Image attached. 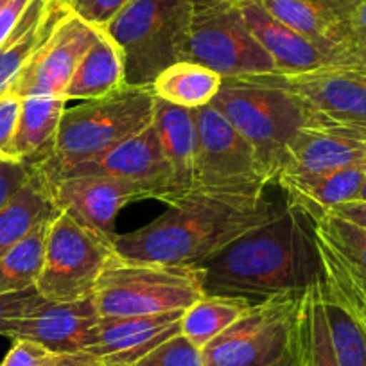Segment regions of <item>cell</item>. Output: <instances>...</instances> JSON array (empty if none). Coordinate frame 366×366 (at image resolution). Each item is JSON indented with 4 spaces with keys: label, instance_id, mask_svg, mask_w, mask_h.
<instances>
[{
    "label": "cell",
    "instance_id": "cell-1",
    "mask_svg": "<svg viewBox=\"0 0 366 366\" xmlns=\"http://www.w3.org/2000/svg\"><path fill=\"white\" fill-rule=\"evenodd\" d=\"M198 267L205 295L242 298L249 304L305 291L323 274L311 219L286 203L271 219Z\"/></svg>",
    "mask_w": 366,
    "mask_h": 366
},
{
    "label": "cell",
    "instance_id": "cell-2",
    "mask_svg": "<svg viewBox=\"0 0 366 366\" xmlns=\"http://www.w3.org/2000/svg\"><path fill=\"white\" fill-rule=\"evenodd\" d=\"M282 205L266 194L239 198L194 191L167 205L146 227L115 235L114 249L128 262L198 267L246 232L271 219Z\"/></svg>",
    "mask_w": 366,
    "mask_h": 366
},
{
    "label": "cell",
    "instance_id": "cell-3",
    "mask_svg": "<svg viewBox=\"0 0 366 366\" xmlns=\"http://www.w3.org/2000/svg\"><path fill=\"white\" fill-rule=\"evenodd\" d=\"M157 97L151 86H128L101 99L66 108L47 157L31 164L44 178L96 160L154 122Z\"/></svg>",
    "mask_w": 366,
    "mask_h": 366
},
{
    "label": "cell",
    "instance_id": "cell-4",
    "mask_svg": "<svg viewBox=\"0 0 366 366\" xmlns=\"http://www.w3.org/2000/svg\"><path fill=\"white\" fill-rule=\"evenodd\" d=\"M191 16V0H132L101 29L121 51L124 84L151 86L167 66L185 61Z\"/></svg>",
    "mask_w": 366,
    "mask_h": 366
},
{
    "label": "cell",
    "instance_id": "cell-5",
    "mask_svg": "<svg viewBox=\"0 0 366 366\" xmlns=\"http://www.w3.org/2000/svg\"><path fill=\"white\" fill-rule=\"evenodd\" d=\"M210 104L252 144L277 185L287 147L311 119L304 103L280 88L235 77L223 79Z\"/></svg>",
    "mask_w": 366,
    "mask_h": 366
},
{
    "label": "cell",
    "instance_id": "cell-6",
    "mask_svg": "<svg viewBox=\"0 0 366 366\" xmlns=\"http://www.w3.org/2000/svg\"><path fill=\"white\" fill-rule=\"evenodd\" d=\"M202 297L205 291L199 267L128 262L117 253L94 291L101 318L187 311Z\"/></svg>",
    "mask_w": 366,
    "mask_h": 366
},
{
    "label": "cell",
    "instance_id": "cell-7",
    "mask_svg": "<svg viewBox=\"0 0 366 366\" xmlns=\"http://www.w3.org/2000/svg\"><path fill=\"white\" fill-rule=\"evenodd\" d=\"M192 112L198 129L194 191L239 198L266 194L274 183L252 144L212 104Z\"/></svg>",
    "mask_w": 366,
    "mask_h": 366
},
{
    "label": "cell",
    "instance_id": "cell-8",
    "mask_svg": "<svg viewBox=\"0 0 366 366\" xmlns=\"http://www.w3.org/2000/svg\"><path fill=\"white\" fill-rule=\"evenodd\" d=\"M115 257L114 241L58 210L49 223L36 290L47 302L94 297L99 277Z\"/></svg>",
    "mask_w": 366,
    "mask_h": 366
},
{
    "label": "cell",
    "instance_id": "cell-9",
    "mask_svg": "<svg viewBox=\"0 0 366 366\" xmlns=\"http://www.w3.org/2000/svg\"><path fill=\"white\" fill-rule=\"evenodd\" d=\"M192 16L185 61L205 65L223 79L274 72L242 16L239 0H191Z\"/></svg>",
    "mask_w": 366,
    "mask_h": 366
},
{
    "label": "cell",
    "instance_id": "cell-10",
    "mask_svg": "<svg viewBox=\"0 0 366 366\" xmlns=\"http://www.w3.org/2000/svg\"><path fill=\"white\" fill-rule=\"evenodd\" d=\"M305 291L249 305L237 322L203 348L205 366H269L282 357L293 340Z\"/></svg>",
    "mask_w": 366,
    "mask_h": 366
},
{
    "label": "cell",
    "instance_id": "cell-11",
    "mask_svg": "<svg viewBox=\"0 0 366 366\" xmlns=\"http://www.w3.org/2000/svg\"><path fill=\"white\" fill-rule=\"evenodd\" d=\"M280 88L304 103L309 114L337 124L366 129V74L348 66H325L305 74L242 76Z\"/></svg>",
    "mask_w": 366,
    "mask_h": 366
},
{
    "label": "cell",
    "instance_id": "cell-12",
    "mask_svg": "<svg viewBox=\"0 0 366 366\" xmlns=\"http://www.w3.org/2000/svg\"><path fill=\"white\" fill-rule=\"evenodd\" d=\"M99 29L66 11L40 45L9 92L19 97H65V90Z\"/></svg>",
    "mask_w": 366,
    "mask_h": 366
},
{
    "label": "cell",
    "instance_id": "cell-13",
    "mask_svg": "<svg viewBox=\"0 0 366 366\" xmlns=\"http://www.w3.org/2000/svg\"><path fill=\"white\" fill-rule=\"evenodd\" d=\"M47 187L56 209L112 241L119 212L133 202L153 199L147 189L112 176H69L51 179Z\"/></svg>",
    "mask_w": 366,
    "mask_h": 366
},
{
    "label": "cell",
    "instance_id": "cell-14",
    "mask_svg": "<svg viewBox=\"0 0 366 366\" xmlns=\"http://www.w3.org/2000/svg\"><path fill=\"white\" fill-rule=\"evenodd\" d=\"M311 115L284 154L279 176H309L366 164V129Z\"/></svg>",
    "mask_w": 366,
    "mask_h": 366
},
{
    "label": "cell",
    "instance_id": "cell-15",
    "mask_svg": "<svg viewBox=\"0 0 366 366\" xmlns=\"http://www.w3.org/2000/svg\"><path fill=\"white\" fill-rule=\"evenodd\" d=\"M69 176H112V178L133 182L140 187L147 189L157 202L171 205L172 203V179L169 165L162 153L160 139L154 129V124L137 133L135 137L99 158L84 164L74 165L52 178H45L47 182Z\"/></svg>",
    "mask_w": 366,
    "mask_h": 366
},
{
    "label": "cell",
    "instance_id": "cell-16",
    "mask_svg": "<svg viewBox=\"0 0 366 366\" xmlns=\"http://www.w3.org/2000/svg\"><path fill=\"white\" fill-rule=\"evenodd\" d=\"M325 279L332 280L366 320V228L327 212L311 219Z\"/></svg>",
    "mask_w": 366,
    "mask_h": 366
},
{
    "label": "cell",
    "instance_id": "cell-17",
    "mask_svg": "<svg viewBox=\"0 0 366 366\" xmlns=\"http://www.w3.org/2000/svg\"><path fill=\"white\" fill-rule=\"evenodd\" d=\"M101 316L94 297L76 302H45L11 329V340H33L56 354L86 352Z\"/></svg>",
    "mask_w": 366,
    "mask_h": 366
},
{
    "label": "cell",
    "instance_id": "cell-18",
    "mask_svg": "<svg viewBox=\"0 0 366 366\" xmlns=\"http://www.w3.org/2000/svg\"><path fill=\"white\" fill-rule=\"evenodd\" d=\"M183 311L101 318L88 347L107 366H132L157 345L182 332Z\"/></svg>",
    "mask_w": 366,
    "mask_h": 366
},
{
    "label": "cell",
    "instance_id": "cell-19",
    "mask_svg": "<svg viewBox=\"0 0 366 366\" xmlns=\"http://www.w3.org/2000/svg\"><path fill=\"white\" fill-rule=\"evenodd\" d=\"M242 16L253 36L271 56L277 74H305L337 66L336 59L309 38L271 16L257 0H239Z\"/></svg>",
    "mask_w": 366,
    "mask_h": 366
},
{
    "label": "cell",
    "instance_id": "cell-20",
    "mask_svg": "<svg viewBox=\"0 0 366 366\" xmlns=\"http://www.w3.org/2000/svg\"><path fill=\"white\" fill-rule=\"evenodd\" d=\"M271 16L298 31L336 59L337 66H348L341 36L348 15L357 0H257Z\"/></svg>",
    "mask_w": 366,
    "mask_h": 366
},
{
    "label": "cell",
    "instance_id": "cell-21",
    "mask_svg": "<svg viewBox=\"0 0 366 366\" xmlns=\"http://www.w3.org/2000/svg\"><path fill=\"white\" fill-rule=\"evenodd\" d=\"M366 183V164L337 169L323 174L282 176L277 185L286 192V205L309 219L332 212L336 207L357 202Z\"/></svg>",
    "mask_w": 366,
    "mask_h": 366
},
{
    "label": "cell",
    "instance_id": "cell-22",
    "mask_svg": "<svg viewBox=\"0 0 366 366\" xmlns=\"http://www.w3.org/2000/svg\"><path fill=\"white\" fill-rule=\"evenodd\" d=\"M154 129L172 179V203L194 191L198 129L194 112L157 99ZM171 203V205H172Z\"/></svg>",
    "mask_w": 366,
    "mask_h": 366
},
{
    "label": "cell",
    "instance_id": "cell-23",
    "mask_svg": "<svg viewBox=\"0 0 366 366\" xmlns=\"http://www.w3.org/2000/svg\"><path fill=\"white\" fill-rule=\"evenodd\" d=\"M65 13L59 0H31L15 31L0 47V97L11 90L16 77Z\"/></svg>",
    "mask_w": 366,
    "mask_h": 366
},
{
    "label": "cell",
    "instance_id": "cell-24",
    "mask_svg": "<svg viewBox=\"0 0 366 366\" xmlns=\"http://www.w3.org/2000/svg\"><path fill=\"white\" fill-rule=\"evenodd\" d=\"M69 101L54 96H27L20 104L19 128L13 140V160L36 164L47 157L58 135Z\"/></svg>",
    "mask_w": 366,
    "mask_h": 366
},
{
    "label": "cell",
    "instance_id": "cell-25",
    "mask_svg": "<svg viewBox=\"0 0 366 366\" xmlns=\"http://www.w3.org/2000/svg\"><path fill=\"white\" fill-rule=\"evenodd\" d=\"M124 86V65L117 45L99 29L94 44L84 52L65 90V99L92 101L107 97Z\"/></svg>",
    "mask_w": 366,
    "mask_h": 366
},
{
    "label": "cell",
    "instance_id": "cell-26",
    "mask_svg": "<svg viewBox=\"0 0 366 366\" xmlns=\"http://www.w3.org/2000/svg\"><path fill=\"white\" fill-rule=\"evenodd\" d=\"M44 176L33 167L29 179L0 209V259L11 252L36 224L56 216Z\"/></svg>",
    "mask_w": 366,
    "mask_h": 366
},
{
    "label": "cell",
    "instance_id": "cell-27",
    "mask_svg": "<svg viewBox=\"0 0 366 366\" xmlns=\"http://www.w3.org/2000/svg\"><path fill=\"white\" fill-rule=\"evenodd\" d=\"M320 290L337 365L366 366L365 316L332 280L322 277Z\"/></svg>",
    "mask_w": 366,
    "mask_h": 366
},
{
    "label": "cell",
    "instance_id": "cell-28",
    "mask_svg": "<svg viewBox=\"0 0 366 366\" xmlns=\"http://www.w3.org/2000/svg\"><path fill=\"white\" fill-rule=\"evenodd\" d=\"M223 86V77L212 69L194 61H178L158 74L151 88L157 99L174 107H209Z\"/></svg>",
    "mask_w": 366,
    "mask_h": 366
},
{
    "label": "cell",
    "instance_id": "cell-29",
    "mask_svg": "<svg viewBox=\"0 0 366 366\" xmlns=\"http://www.w3.org/2000/svg\"><path fill=\"white\" fill-rule=\"evenodd\" d=\"M249 302L242 298L205 295L196 304H192L182 316V334L199 350L210 341L223 334L232 323L237 322L246 311Z\"/></svg>",
    "mask_w": 366,
    "mask_h": 366
},
{
    "label": "cell",
    "instance_id": "cell-30",
    "mask_svg": "<svg viewBox=\"0 0 366 366\" xmlns=\"http://www.w3.org/2000/svg\"><path fill=\"white\" fill-rule=\"evenodd\" d=\"M51 219L36 224L11 252L0 259V295L36 287Z\"/></svg>",
    "mask_w": 366,
    "mask_h": 366
},
{
    "label": "cell",
    "instance_id": "cell-31",
    "mask_svg": "<svg viewBox=\"0 0 366 366\" xmlns=\"http://www.w3.org/2000/svg\"><path fill=\"white\" fill-rule=\"evenodd\" d=\"M320 282L309 287V327H311V366H340L330 340L329 323L322 302Z\"/></svg>",
    "mask_w": 366,
    "mask_h": 366
},
{
    "label": "cell",
    "instance_id": "cell-32",
    "mask_svg": "<svg viewBox=\"0 0 366 366\" xmlns=\"http://www.w3.org/2000/svg\"><path fill=\"white\" fill-rule=\"evenodd\" d=\"M132 366H205L203 352L182 332L157 345Z\"/></svg>",
    "mask_w": 366,
    "mask_h": 366
},
{
    "label": "cell",
    "instance_id": "cell-33",
    "mask_svg": "<svg viewBox=\"0 0 366 366\" xmlns=\"http://www.w3.org/2000/svg\"><path fill=\"white\" fill-rule=\"evenodd\" d=\"M269 366H311V327H309V290L302 295L295 322L293 340L286 354Z\"/></svg>",
    "mask_w": 366,
    "mask_h": 366
},
{
    "label": "cell",
    "instance_id": "cell-34",
    "mask_svg": "<svg viewBox=\"0 0 366 366\" xmlns=\"http://www.w3.org/2000/svg\"><path fill=\"white\" fill-rule=\"evenodd\" d=\"M47 300L36 287L0 295V336L8 337L20 320L36 311Z\"/></svg>",
    "mask_w": 366,
    "mask_h": 366
},
{
    "label": "cell",
    "instance_id": "cell-35",
    "mask_svg": "<svg viewBox=\"0 0 366 366\" xmlns=\"http://www.w3.org/2000/svg\"><path fill=\"white\" fill-rule=\"evenodd\" d=\"M341 45L350 59V69H361L366 65V0L355 2L345 22Z\"/></svg>",
    "mask_w": 366,
    "mask_h": 366
},
{
    "label": "cell",
    "instance_id": "cell-36",
    "mask_svg": "<svg viewBox=\"0 0 366 366\" xmlns=\"http://www.w3.org/2000/svg\"><path fill=\"white\" fill-rule=\"evenodd\" d=\"M63 8L96 29H104L132 0H59Z\"/></svg>",
    "mask_w": 366,
    "mask_h": 366
},
{
    "label": "cell",
    "instance_id": "cell-37",
    "mask_svg": "<svg viewBox=\"0 0 366 366\" xmlns=\"http://www.w3.org/2000/svg\"><path fill=\"white\" fill-rule=\"evenodd\" d=\"M61 354L49 350L33 340H13V347L2 359L0 366H54Z\"/></svg>",
    "mask_w": 366,
    "mask_h": 366
},
{
    "label": "cell",
    "instance_id": "cell-38",
    "mask_svg": "<svg viewBox=\"0 0 366 366\" xmlns=\"http://www.w3.org/2000/svg\"><path fill=\"white\" fill-rule=\"evenodd\" d=\"M20 104H22V97L13 92H8L4 97H0V162L13 160L11 149L16 128H19Z\"/></svg>",
    "mask_w": 366,
    "mask_h": 366
},
{
    "label": "cell",
    "instance_id": "cell-39",
    "mask_svg": "<svg viewBox=\"0 0 366 366\" xmlns=\"http://www.w3.org/2000/svg\"><path fill=\"white\" fill-rule=\"evenodd\" d=\"M33 165L26 162H0V209L29 179Z\"/></svg>",
    "mask_w": 366,
    "mask_h": 366
},
{
    "label": "cell",
    "instance_id": "cell-40",
    "mask_svg": "<svg viewBox=\"0 0 366 366\" xmlns=\"http://www.w3.org/2000/svg\"><path fill=\"white\" fill-rule=\"evenodd\" d=\"M31 0H9L4 9L0 11V47L9 38V34L15 31L16 24L22 19L24 11L27 9Z\"/></svg>",
    "mask_w": 366,
    "mask_h": 366
},
{
    "label": "cell",
    "instance_id": "cell-41",
    "mask_svg": "<svg viewBox=\"0 0 366 366\" xmlns=\"http://www.w3.org/2000/svg\"><path fill=\"white\" fill-rule=\"evenodd\" d=\"M332 214H337V216L345 217V219L366 228V202L345 203V205L336 207V209L332 210Z\"/></svg>",
    "mask_w": 366,
    "mask_h": 366
},
{
    "label": "cell",
    "instance_id": "cell-42",
    "mask_svg": "<svg viewBox=\"0 0 366 366\" xmlns=\"http://www.w3.org/2000/svg\"><path fill=\"white\" fill-rule=\"evenodd\" d=\"M54 366H107L99 357L88 354V352H77V354H61Z\"/></svg>",
    "mask_w": 366,
    "mask_h": 366
},
{
    "label": "cell",
    "instance_id": "cell-43",
    "mask_svg": "<svg viewBox=\"0 0 366 366\" xmlns=\"http://www.w3.org/2000/svg\"><path fill=\"white\" fill-rule=\"evenodd\" d=\"M357 202H366V183H365V187H362L361 194H359V199Z\"/></svg>",
    "mask_w": 366,
    "mask_h": 366
},
{
    "label": "cell",
    "instance_id": "cell-44",
    "mask_svg": "<svg viewBox=\"0 0 366 366\" xmlns=\"http://www.w3.org/2000/svg\"><path fill=\"white\" fill-rule=\"evenodd\" d=\"M9 0H0V11H2V9H4V6L8 4Z\"/></svg>",
    "mask_w": 366,
    "mask_h": 366
},
{
    "label": "cell",
    "instance_id": "cell-45",
    "mask_svg": "<svg viewBox=\"0 0 366 366\" xmlns=\"http://www.w3.org/2000/svg\"><path fill=\"white\" fill-rule=\"evenodd\" d=\"M355 70H361V72H365V74H366V65H365V66H361V69H355Z\"/></svg>",
    "mask_w": 366,
    "mask_h": 366
}]
</instances>
